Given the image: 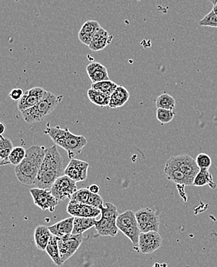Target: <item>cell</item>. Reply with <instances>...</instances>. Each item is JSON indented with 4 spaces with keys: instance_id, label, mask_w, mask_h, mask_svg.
I'll use <instances>...</instances> for the list:
<instances>
[{
    "instance_id": "3957f363",
    "label": "cell",
    "mask_w": 217,
    "mask_h": 267,
    "mask_svg": "<svg viewBox=\"0 0 217 267\" xmlns=\"http://www.w3.org/2000/svg\"><path fill=\"white\" fill-rule=\"evenodd\" d=\"M43 133L49 136L56 145L65 149L70 160L80 154L88 144L86 137L73 134L68 127L62 129L59 125L51 126L50 123H47Z\"/></svg>"
},
{
    "instance_id": "d6a6232c",
    "label": "cell",
    "mask_w": 217,
    "mask_h": 267,
    "mask_svg": "<svg viewBox=\"0 0 217 267\" xmlns=\"http://www.w3.org/2000/svg\"><path fill=\"white\" fill-rule=\"evenodd\" d=\"M175 115V110L157 108V118L162 125L171 122L172 120H174Z\"/></svg>"
},
{
    "instance_id": "603a6c76",
    "label": "cell",
    "mask_w": 217,
    "mask_h": 267,
    "mask_svg": "<svg viewBox=\"0 0 217 267\" xmlns=\"http://www.w3.org/2000/svg\"><path fill=\"white\" fill-rule=\"evenodd\" d=\"M46 253L49 255V257L52 259L53 263L58 267L62 266V260H61L60 255H59V249L58 246V237L52 235L51 238L48 243L46 249Z\"/></svg>"
},
{
    "instance_id": "8d00e7d4",
    "label": "cell",
    "mask_w": 217,
    "mask_h": 267,
    "mask_svg": "<svg viewBox=\"0 0 217 267\" xmlns=\"http://www.w3.org/2000/svg\"><path fill=\"white\" fill-rule=\"evenodd\" d=\"M89 189H90V192L93 193H99V190H100V186L97 185V184H92L89 186Z\"/></svg>"
},
{
    "instance_id": "e575fe53",
    "label": "cell",
    "mask_w": 217,
    "mask_h": 267,
    "mask_svg": "<svg viewBox=\"0 0 217 267\" xmlns=\"http://www.w3.org/2000/svg\"><path fill=\"white\" fill-rule=\"evenodd\" d=\"M197 165L199 169H209L212 165V160L209 155L206 153H200L198 155L196 159Z\"/></svg>"
},
{
    "instance_id": "4dcf8cb0",
    "label": "cell",
    "mask_w": 217,
    "mask_h": 267,
    "mask_svg": "<svg viewBox=\"0 0 217 267\" xmlns=\"http://www.w3.org/2000/svg\"><path fill=\"white\" fill-rule=\"evenodd\" d=\"M113 36L101 37V38L93 39L89 48L94 52L101 51L104 49L109 44L111 43Z\"/></svg>"
},
{
    "instance_id": "44dd1931",
    "label": "cell",
    "mask_w": 217,
    "mask_h": 267,
    "mask_svg": "<svg viewBox=\"0 0 217 267\" xmlns=\"http://www.w3.org/2000/svg\"><path fill=\"white\" fill-rule=\"evenodd\" d=\"M52 233L46 226L40 225L37 226L34 232V240L37 249L46 250L48 243L51 238Z\"/></svg>"
},
{
    "instance_id": "f1b7e54d",
    "label": "cell",
    "mask_w": 217,
    "mask_h": 267,
    "mask_svg": "<svg viewBox=\"0 0 217 267\" xmlns=\"http://www.w3.org/2000/svg\"><path fill=\"white\" fill-rule=\"evenodd\" d=\"M26 149L21 146L14 147L9 156V164L13 165H18L22 163L26 157Z\"/></svg>"
},
{
    "instance_id": "e0dca14e",
    "label": "cell",
    "mask_w": 217,
    "mask_h": 267,
    "mask_svg": "<svg viewBox=\"0 0 217 267\" xmlns=\"http://www.w3.org/2000/svg\"><path fill=\"white\" fill-rule=\"evenodd\" d=\"M86 73L92 83L110 80L106 66L100 62H93L86 66Z\"/></svg>"
},
{
    "instance_id": "836d02e7",
    "label": "cell",
    "mask_w": 217,
    "mask_h": 267,
    "mask_svg": "<svg viewBox=\"0 0 217 267\" xmlns=\"http://www.w3.org/2000/svg\"><path fill=\"white\" fill-rule=\"evenodd\" d=\"M199 26H209V27L217 28V14L212 10L211 12L203 17L202 20L199 21Z\"/></svg>"
},
{
    "instance_id": "7402d4cb",
    "label": "cell",
    "mask_w": 217,
    "mask_h": 267,
    "mask_svg": "<svg viewBox=\"0 0 217 267\" xmlns=\"http://www.w3.org/2000/svg\"><path fill=\"white\" fill-rule=\"evenodd\" d=\"M96 222V218L74 216L73 234H82L91 228L95 227Z\"/></svg>"
},
{
    "instance_id": "4316f807",
    "label": "cell",
    "mask_w": 217,
    "mask_h": 267,
    "mask_svg": "<svg viewBox=\"0 0 217 267\" xmlns=\"http://www.w3.org/2000/svg\"><path fill=\"white\" fill-rule=\"evenodd\" d=\"M117 86L118 85L110 80L95 82V83H92L91 85V88L93 89H97L98 91L105 93L108 96H111L112 93L117 89Z\"/></svg>"
},
{
    "instance_id": "ffe728a7",
    "label": "cell",
    "mask_w": 217,
    "mask_h": 267,
    "mask_svg": "<svg viewBox=\"0 0 217 267\" xmlns=\"http://www.w3.org/2000/svg\"><path fill=\"white\" fill-rule=\"evenodd\" d=\"M130 97V93L126 87L122 85H118L110 96L109 106L113 109L122 107V105L126 103Z\"/></svg>"
},
{
    "instance_id": "5bb4252c",
    "label": "cell",
    "mask_w": 217,
    "mask_h": 267,
    "mask_svg": "<svg viewBox=\"0 0 217 267\" xmlns=\"http://www.w3.org/2000/svg\"><path fill=\"white\" fill-rule=\"evenodd\" d=\"M174 158L182 173L188 176L189 178L194 180L197 173L200 170L196 160L187 154L174 156Z\"/></svg>"
},
{
    "instance_id": "484cf974",
    "label": "cell",
    "mask_w": 217,
    "mask_h": 267,
    "mask_svg": "<svg viewBox=\"0 0 217 267\" xmlns=\"http://www.w3.org/2000/svg\"><path fill=\"white\" fill-rule=\"evenodd\" d=\"M13 143L8 138H5L2 135L0 137V165H8L9 156L13 149Z\"/></svg>"
},
{
    "instance_id": "f35d334b",
    "label": "cell",
    "mask_w": 217,
    "mask_h": 267,
    "mask_svg": "<svg viewBox=\"0 0 217 267\" xmlns=\"http://www.w3.org/2000/svg\"><path fill=\"white\" fill-rule=\"evenodd\" d=\"M209 1H210L214 6H215V5H217V0H209Z\"/></svg>"
},
{
    "instance_id": "83f0119b",
    "label": "cell",
    "mask_w": 217,
    "mask_h": 267,
    "mask_svg": "<svg viewBox=\"0 0 217 267\" xmlns=\"http://www.w3.org/2000/svg\"><path fill=\"white\" fill-rule=\"evenodd\" d=\"M156 105L157 108L175 110L176 100L168 93H162L157 97L156 100Z\"/></svg>"
},
{
    "instance_id": "ba28073f",
    "label": "cell",
    "mask_w": 217,
    "mask_h": 267,
    "mask_svg": "<svg viewBox=\"0 0 217 267\" xmlns=\"http://www.w3.org/2000/svg\"><path fill=\"white\" fill-rule=\"evenodd\" d=\"M33 199V202L42 210H49L53 213L59 204V200L53 196L50 189L33 188L29 190Z\"/></svg>"
},
{
    "instance_id": "d590c367",
    "label": "cell",
    "mask_w": 217,
    "mask_h": 267,
    "mask_svg": "<svg viewBox=\"0 0 217 267\" xmlns=\"http://www.w3.org/2000/svg\"><path fill=\"white\" fill-rule=\"evenodd\" d=\"M24 91L20 88H15L12 89L11 92L9 93V97L13 101H19L23 96Z\"/></svg>"
},
{
    "instance_id": "d6986e66",
    "label": "cell",
    "mask_w": 217,
    "mask_h": 267,
    "mask_svg": "<svg viewBox=\"0 0 217 267\" xmlns=\"http://www.w3.org/2000/svg\"><path fill=\"white\" fill-rule=\"evenodd\" d=\"M73 222H74V216H72L71 217L64 219L57 224L50 226H49V229L52 234L54 236L57 237H63L73 233Z\"/></svg>"
},
{
    "instance_id": "2e32d148",
    "label": "cell",
    "mask_w": 217,
    "mask_h": 267,
    "mask_svg": "<svg viewBox=\"0 0 217 267\" xmlns=\"http://www.w3.org/2000/svg\"><path fill=\"white\" fill-rule=\"evenodd\" d=\"M95 229L99 236L112 237L117 236L119 230V228L117 225V220L105 218L102 216L99 220L96 222Z\"/></svg>"
},
{
    "instance_id": "74e56055",
    "label": "cell",
    "mask_w": 217,
    "mask_h": 267,
    "mask_svg": "<svg viewBox=\"0 0 217 267\" xmlns=\"http://www.w3.org/2000/svg\"><path fill=\"white\" fill-rule=\"evenodd\" d=\"M0 125H0V126H1V131H0V132H1V135H2V133L5 132V129H6V126H5V125H4L2 123H0Z\"/></svg>"
},
{
    "instance_id": "8992f818",
    "label": "cell",
    "mask_w": 217,
    "mask_h": 267,
    "mask_svg": "<svg viewBox=\"0 0 217 267\" xmlns=\"http://www.w3.org/2000/svg\"><path fill=\"white\" fill-rule=\"evenodd\" d=\"M82 234L72 233L63 237H58L59 249L62 264L75 254L82 244Z\"/></svg>"
},
{
    "instance_id": "1f68e13d",
    "label": "cell",
    "mask_w": 217,
    "mask_h": 267,
    "mask_svg": "<svg viewBox=\"0 0 217 267\" xmlns=\"http://www.w3.org/2000/svg\"><path fill=\"white\" fill-rule=\"evenodd\" d=\"M99 209H101V216L102 217L117 220V217L119 216L117 206L111 203L103 204V205H101Z\"/></svg>"
},
{
    "instance_id": "30bf717a",
    "label": "cell",
    "mask_w": 217,
    "mask_h": 267,
    "mask_svg": "<svg viewBox=\"0 0 217 267\" xmlns=\"http://www.w3.org/2000/svg\"><path fill=\"white\" fill-rule=\"evenodd\" d=\"M162 242V237L157 231H150L140 233L138 246L141 253L150 254L161 247Z\"/></svg>"
},
{
    "instance_id": "9a60e30c",
    "label": "cell",
    "mask_w": 217,
    "mask_h": 267,
    "mask_svg": "<svg viewBox=\"0 0 217 267\" xmlns=\"http://www.w3.org/2000/svg\"><path fill=\"white\" fill-rule=\"evenodd\" d=\"M67 213L73 216L79 217H88V218H97L101 214V209L93 205L85 204H75L69 203L67 205Z\"/></svg>"
},
{
    "instance_id": "f546056e",
    "label": "cell",
    "mask_w": 217,
    "mask_h": 267,
    "mask_svg": "<svg viewBox=\"0 0 217 267\" xmlns=\"http://www.w3.org/2000/svg\"><path fill=\"white\" fill-rule=\"evenodd\" d=\"M90 195H91V192L89 188L78 189L76 193L72 195L70 198V202L75 203V204H87Z\"/></svg>"
},
{
    "instance_id": "8fae6325",
    "label": "cell",
    "mask_w": 217,
    "mask_h": 267,
    "mask_svg": "<svg viewBox=\"0 0 217 267\" xmlns=\"http://www.w3.org/2000/svg\"><path fill=\"white\" fill-rule=\"evenodd\" d=\"M164 173L166 178L179 185H193L194 180L189 178L177 165L174 157H170L166 163Z\"/></svg>"
},
{
    "instance_id": "ab89813d",
    "label": "cell",
    "mask_w": 217,
    "mask_h": 267,
    "mask_svg": "<svg viewBox=\"0 0 217 267\" xmlns=\"http://www.w3.org/2000/svg\"><path fill=\"white\" fill-rule=\"evenodd\" d=\"M213 10H214V11L215 12V13L217 14V5H215V6H214V8H213Z\"/></svg>"
},
{
    "instance_id": "5b68a950",
    "label": "cell",
    "mask_w": 217,
    "mask_h": 267,
    "mask_svg": "<svg viewBox=\"0 0 217 267\" xmlns=\"http://www.w3.org/2000/svg\"><path fill=\"white\" fill-rule=\"evenodd\" d=\"M117 225L119 230L132 242L133 245L138 246L141 231L136 213L132 210H126L122 214H119L117 219Z\"/></svg>"
},
{
    "instance_id": "60d3db41",
    "label": "cell",
    "mask_w": 217,
    "mask_h": 267,
    "mask_svg": "<svg viewBox=\"0 0 217 267\" xmlns=\"http://www.w3.org/2000/svg\"><path fill=\"white\" fill-rule=\"evenodd\" d=\"M14 1L16 2H20V0H14Z\"/></svg>"
},
{
    "instance_id": "277c9868",
    "label": "cell",
    "mask_w": 217,
    "mask_h": 267,
    "mask_svg": "<svg viewBox=\"0 0 217 267\" xmlns=\"http://www.w3.org/2000/svg\"><path fill=\"white\" fill-rule=\"evenodd\" d=\"M62 99V96L47 91L38 103L22 112V118L29 124L41 122L57 109Z\"/></svg>"
},
{
    "instance_id": "cb8c5ba5",
    "label": "cell",
    "mask_w": 217,
    "mask_h": 267,
    "mask_svg": "<svg viewBox=\"0 0 217 267\" xmlns=\"http://www.w3.org/2000/svg\"><path fill=\"white\" fill-rule=\"evenodd\" d=\"M206 185H210L212 189H215L217 185L209 169H201L196 176L193 185L197 187H203Z\"/></svg>"
},
{
    "instance_id": "7a4b0ae2",
    "label": "cell",
    "mask_w": 217,
    "mask_h": 267,
    "mask_svg": "<svg viewBox=\"0 0 217 267\" xmlns=\"http://www.w3.org/2000/svg\"><path fill=\"white\" fill-rule=\"evenodd\" d=\"M46 152V148L44 145H32L26 149V157L15 168L16 176L21 184L35 185Z\"/></svg>"
},
{
    "instance_id": "d4e9b609",
    "label": "cell",
    "mask_w": 217,
    "mask_h": 267,
    "mask_svg": "<svg viewBox=\"0 0 217 267\" xmlns=\"http://www.w3.org/2000/svg\"><path fill=\"white\" fill-rule=\"evenodd\" d=\"M88 98L90 99V102L98 105L99 107L109 106L110 104V96L101 93L97 89L90 88L87 91Z\"/></svg>"
},
{
    "instance_id": "6da1fadb",
    "label": "cell",
    "mask_w": 217,
    "mask_h": 267,
    "mask_svg": "<svg viewBox=\"0 0 217 267\" xmlns=\"http://www.w3.org/2000/svg\"><path fill=\"white\" fill-rule=\"evenodd\" d=\"M63 159L57 145L46 149L40 169L39 171L35 185L42 189H51L56 180L64 173Z\"/></svg>"
},
{
    "instance_id": "52a82bcc",
    "label": "cell",
    "mask_w": 217,
    "mask_h": 267,
    "mask_svg": "<svg viewBox=\"0 0 217 267\" xmlns=\"http://www.w3.org/2000/svg\"><path fill=\"white\" fill-rule=\"evenodd\" d=\"M136 216L141 233L159 230L160 222L159 215L155 209L142 208L136 212Z\"/></svg>"
},
{
    "instance_id": "7c38bea8",
    "label": "cell",
    "mask_w": 217,
    "mask_h": 267,
    "mask_svg": "<svg viewBox=\"0 0 217 267\" xmlns=\"http://www.w3.org/2000/svg\"><path fill=\"white\" fill-rule=\"evenodd\" d=\"M89 164L82 160L77 159H71L66 169L64 174L75 180L76 182L84 181L87 178Z\"/></svg>"
},
{
    "instance_id": "9c48e42d",
    "label": "cell",
    "mask_w": 217,
    "mask_h": 267,
    "mask_svg": "<svg viewBox=\"0 0 217 267\" xmlns=\"http://www.w3.org/2000/svg\"><path fill=\"white\" fill-rule=\"evenodd\" d=\"M50 190L53 196L57 197L59 200L63 201L67 198L70 199L72 195L76 193L78 189L75 180L65 175L61 176L56 180Z\"/></svg>"
},
{
    "instance_id": "4fadbf2b",
    "label": "cell",
    "mask_w": 217,
    "mask_h": 267,
    "mask_svg": "<svg viewBox=\"0 0 217 267\" xmlns=\"http://www.w3.org/2000/svg\"><path fill=\"white\" fill-rule=\"evenodd\" d=\"M46 90L42 87H33L24 92L22 98L19 100L18 109L21 113L29 108L33 107L45 96Z\"/></svg>"
},
{
    "instance_id": "ac0fdd59",
    "label": "cell",
    "mask_w": 217,
    "mask_h": 267,
    "mask_svg": "<svg viewBox=\"0 0 217 267\" xmlns=\"http://www.w3.org/2000/svg\"><path fill=\"white\" fill-rule=\"evenodd\" d=\"M100 25L95 20H88L82 25L79 32V40L86 46H90L93 40V35L97 31Z\"/></svg>"
}]
</instances>
